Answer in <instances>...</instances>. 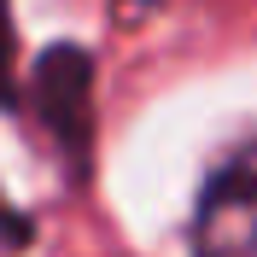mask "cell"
Instances as JSON below:
<instances>
[{
  "mask_svg": "<svg viewBox=\"0 0 257 257\" xmlns=\"http://www.w3.org/2000/svg\"><path fill=\"white\" fill-rule=\"evenodd\" d=\"M24 105L18 94V24H12V0H0V111L12 117Z\"/></svg>",
  "mask_w": 257,
  "mask_h": 257,
  "instance_id": "obj_3",
  "label": "cell"
},
{
  "mask_svg": "<svg viewBox=\"0 0 257 257\" xmlns=\"http://www.w3.org/2000/svg\"><path fill=\"white\" fill-rule=\"evenodd\" d=\"M35 234H41L35 216H30L24 205H12L6 187H0V257H24V251L35 245Z\"/></svg>",
  "mask_w": 257,
  "mask_h": 257,
  "instance_id": "obj_4",
  "label": "cell"
},
{
  "mask_svg": "<svg viewBox=\"0 0 257 257\" xmlns=\"http://www.w3.org/2000/svg\"><path fill=\"white\" fill-rule=\"evenodd\" d=\"M94 82H99V64L94 47L82 41H47L30 64V82L18 88L30 117L41 123V135L53 141V152L64 158L70 176H88L94 164Z\"/></svg>",
  "mask_w": 257,
  "mask_h": 257,
  "instance_id": "obj_1",
  "label": "cell"
},
{
  "mask_svg": "<svg viewBox=\"0 0 257 257\" xmlns=\"http://www.w3.org/2000/svg\"><path fill=\"white\" fill-rule=\"evenodd\" d=\"M187 257H257V135L205 170L187 216Z\"/></svg>",
  "mask_w": 257,
  "mask_h": 257,
  "instance_id": "obj_2",
  "label": "cell"
}]
</instances>
